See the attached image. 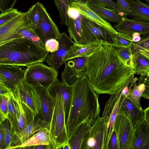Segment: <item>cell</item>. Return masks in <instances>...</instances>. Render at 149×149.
<instances>
[{"label": "cell", "mask_w": 149, "mask_h": 149, "mask_svg": "<svg viewBox=\"0 0 149 149\" xmlns=\"http://www.w3.org/2000/svg\"><path fill=\"white\" fill-rule=\"evenodd\" d=\"M86 65V74L99 94L111 95L122 91L134 78L133 68L124 63L115 47L111 45H102L89 56Z\"/></svg>", "instance_id": "1"}, {"label": "cell", "mask_w": 149, "mask_h": 149, "mask_svg": "<svg viewBox=\"0 0 149 149\" xmlns=\"http://www.w3.org/2000/svg\"><path fill=\"white\" fill-rule=\"evenodd\" d=\"M71 87V102L65 123L68 138L82 123L86 122L92 126L100 112L99 94L91 86L86 74Z\"/></svg>", "instance_id": "2"}, {"label": "cell", "mask_w": 149, "mask_h": 149, "mask_svg": "<svg viewBox=\"0 0 149 149\" xmlns=\"http://www.w3.org/2000/svg\"><path fill=\"white\" fill-rule=\"evenodd\" d=\"M49 52L29 40L17 38L0 45V64L27 67L42 63Z\"/></svg>", "instance_id": "3"}, {"label": "cell", "mask_w": 149, "mask_h": 149, "mask_svg": "<svg viewBox=\"0 0 149 149\" xmlns=\"http://www.w3.org/2000/svg\"><path fill=\"white\" fill-rule=\"evenodd\" d=\"M54 101L49 130L53 149L62 148L68 140L62 97L58 93H50Z\"/></svg>", "instance_id": "4"}, {"label": "cell", "mask_w": 149, "mask_h": 149, "mask_svg": "<svg viewBox=\"0 0 149 149\" xmlns=\"http://www.w3.org/2000/svg\"><path fill=\"white\" fill-rule=\"evenodd\" d=\"M113 130L117 136L118 149H132L136 140L135 127L124 110L119 109Z\"/></svg>", "instance_id": "5"}, {"label": "cell", "mask_w": 149, "mask_h": 149, "mask_svg": "<svg viewBox=\"0 0 149 149\" xmlns=\"http://www.w3.org/2000/svg\"><path fill=\"white\" fill-rule=\"evenodd\" d=\"M58 77L57 71L40 63L27 66L24 80L33 86L40 84L48 88L54 83L59 81Z\"/></svg>", "instance_id": "6"}, {"label": "cell", "mask_w": 149, "mask_h": 149, "mask_svg": "<svg viewBox=\"0 0 149 149\" xmlns=\"http://www.w3.org/2000/svg\"><path fill=\"white\" fill-rule=\"evenodd\" d=\"M36 3L40 13V19L38 28L34 31L45 45L46 41L50 39L59 40L61 33L46 8L40 2H37Z\"/></svg>", "instance_id": "7"}, {"label": "cell", "mask_w": 149, "mask_h": 149, "mask_svg": "<svg viewBox=\"0 0 149 149\" xmlns=\"http://www.w3.org/2000/svg\"><path fill=\"white\" fill-rule=\"evenodd\" d=\"M90 56L73 58L64 62L65 68L61 73L62 81L71 86L86 72V63Z\"/></svg>", "instance_id": "8"}, {"label": "cell", "mask_w": 149, "mask_h": 149, "mask_svg": "<svg viewBox=\"0 0 149 149\" xmlns=\"http://www.w3.org/2000/svg\"><path fill=\"white\" fill-rule=\"evenodd\" d=\"M16 87L19 91L22 103L33 116L38 114L40 109V100L35 86L23 79L18 83Z\"/></svg>", "instance_id": "9"}, {"label": "cell", "mask_w": 149, "mask_h": 149, "mask_svg": "<svg viewBox=\"0 0 149 149\" xmlns=\"http://www.w3.org/2000/svg\"><path fill=\"white\" fill-rule=\"evenodd\" d=\"M26 27L31 28L27 12L21 13L0 26V45L5 43L15 34Z\"/></svg>", "instance_id": "10"}, {"label": "cell", "mask_w": 149, "mask_h": 149, "mask_svg": "<svg viewBox=\"0 0 149 149\" xmlns=\"http://www.w3.org/2000/svg\"><path fill=\"white\" fill-rule=\"evenodd\" d=\"M50 122L41 119L39 114L34 116L26 127L21 131L15 132L12 138L10 149L23 142L27 139L40 130L49 128Z\"/></svg>", "instance_id": "11"}, {"label": "cell", "mask_w": 149, "mask_h": 149, "mask_svg": "<svg viewBox=\"0 0 149 149\" xmlns=\"http://www.w3.org/2000/svg\"><path fill=\"white\" fill-rule=\"evenodd\" d=\"M105 123L98 116L92 126L81 149H103Z\"/></svg>", "instance_id": "12"}, {"label": "cell", "mask_w": 149, "mask_h": 149, "mask_svg": "<svg viewBox=\"0 0 149 149\" xmlns=\"http://www.w3.org/2000/svg\"><path fill=\"white\" fill-rule=\"evenodd\" d=\"M58 41V50L48 54L45 61L50 67L57 71L63 63V60L70 48L76 44L64 32L61 33Z\"/></svg>", "instance_id": "13"}, {"label": "cell", "mask_w": 149, "mask_h": 149, "mask_svg": "<svg viewBox=\"0 0 149 149\" xmlns=\"http://www.w3.org/2000/svg\"><path fill=\"white\" fill-rule=\"evenodd\" d=\"M25 70L19 66L0 64V82L13 91L24 79Z\"/></svg>", "instance_id": "14"}, {"label": "cell", "mask_w": 149, "mask_h": 149, "mask_svg": "<svg viewBox=\"0 0 149 149\" xmlns=\"http://www.w3.org/2000/svg\"><path fill=\"white\" fill-rule=\"evenodd\" d=\"M70 6L74 8L80 14L99 25L115 33L117 32L108 22L100 17L88 6L87 0H70L68 4Z\"/></svg>", "instance_id": "15"}, {"label": "cell", "mask_w": 149, "mask_h": 149, "mask_svg": "<svg viewBox=\"0 0 149 149\" xmlns=\"http://www.w3.org/2000/svg\"><path fill=\"white\" fill-rule=\"evenodd\" d=\"M113 27L117 32L131 36L135 33L143 35L149 33V22L130 19L126 17H123L121 20Z\"/></svg>", "instance_id": "16"}, {"label": "cell", "mask_w": 149, "mask_h": 149, "mask_svg": "<svg viewBox=\"0 0 149 149\" xmlns=\"http://www.w3.org/2000/svg\"><path fill=\"white\" fill-rule=\"evenodd\" d=\"M34 86L40 99V105L39 116L44 121L50 122L54 107L53 98L47 88L40 84Z\"/></svg>", "instance_id": "17"}, {"label": "cell", "mask_w": 149, "mask_h": 149, "mask_svg": "<svg viewBox=\"0 0 149 149\" xmlns=\"http://www.w3.org/2000/svg\"><path fill=\"white\" fill-rule=\"evenodd\" d=\"M105 45L107 44L99 40L88 44H76L70 48L63 60V63L75 57L90 56L97 51L102 45Z\"/></svg>", "instance_id": "18"}, {"label": "cell", "mask_w": 149, "mask_h": 149, "mask_svg": "<svg viewBox=\"0 0 149 149\" xmlns=\"http://www.w3.org/2000/svg\"><path fill=\"white\" fill-rule=\"evenodd\" d=\"M88 6L106 21L119 23L123 17L120 14L100 4L95 0H87Z\"/></svg>", "instance_id": "19"}, {"label": "cell", "mask_w": 149, "mask_h": 149, "mask_svg": "<svg viewBox=\"0 0 149 149\" xmlns=\"http://www.w3.org/2000/svg\"><path fill=\"white\" fill-rule=\"evenodd\" d=\"M49 93H58L62 97L65 112V123L69 112L72 99V91L70 86L63 81L54 83L48 88Z\"/></svg>", "instance_id": "20"}, {"label": "cell", "mask_w": 149, "mask_h": 149, "mask_svg": "<svg viewBox=\"0 0 149 149\" xmlns=\"http://www.w3.org/2000/svg\"><path fill=\"white\" fill-rule=\"evenodd\" d=\"M52 145L49 129L40 130L27 139L20 145L13 149H24L25 148L41 145Z\"/></svg>", "instance_id": "21"}, {"label": "cell", "mask_w": 149, "mask_h": 149, "mask_svg": "<svg viewBox=\"0 0 149 149\" xmlns=\"http://www.w3.org/2000/svg\"><path fill=\"white\" fill-rule=\"evenodd\" d=\"M136 140L132 149H149V125L144 119L135 128Z\"/></svg>", "instance_id": "22"}, {"label": "cell", "mask_w": 149, "mask_h": 149, "mask_svg": "<svg viewBox=\"0 0 149 149\" xmlns=\"http://www.w3.org/2000/svg\"><path fill=\"white\" fill-rule=\"evenodd\" d=\"M91 126L86 122L82 123L78 126L68 139V142L70 149H81Z\"/></svg>", "instance_id": "23"}, {"label": "cell", "mask_w": 149, "mask_h": 149, "mask_svg": "<svg viewBox=\"0 0 149 149\" xmlns=\"http://www.w3.org/2000/svg\"><path fill=\"white\" fill-rule=\"evenodd\" d=\"M83 17L80 15L76 19L68 17L67 26L69 37L73 39L75 43L78 45L87 44L83 34L81 26V19Z\"/></svg>", "instance_id": "24"}, {"label": "cell", "mask_w": 149, "mask_h": 149, "mask_svg": "<svg viewBox=\"0 0 149 149\" xmlns=\"http://www.w3.org/2000/svg\"><path fill=\"white\" fill-rule=\"evenodd\" d=\"M119 109L125 111L130 116L135 128L144 119L143 110L138 109L126 96H122Z\"/></svg>", "instance_id": "25"}, {"label": "cell", "mask_w": 149, "mask_h": 149, "mask_svg": "<svg viewBox=\"0 0 149 149\" xmlns=\"http://www.w3.org/2000/svg\"><path fill=\"white\" fill-rule=\"evenodd\" d=\"M132 8L128 15L132 19L149 22V6L140 0H126Z\"/></svg>", "instance_id": "26"}, {"label": "cell", "mask_w": 149, "mask_h": 149, "mask_svg": "<svg viewBox=\"0 0 149 149\" xmlns=\"http://www.w3.org/2000/svg\"><path fill=\"white\" fill-rule=\"evenodd\" d=\"M8 119L10 123L11 130L13 133L18 132L19 110L18 104L12 96V93L8 98Z\"/></svg>", "instance_id": "27"}, {"label": "cell", "mask_w": 149, "mask_h": 149, "mask_svg": "<svg viewBox=\"0 0 149 149\" xmlns=\"http://www.w3.org/2000/svg\"><path fill=\"white\" fill-rule=\"evenodd\" d=\"M132 55L133 66L135 74L148 77L149 59L138 52Z\"/></svg>", "instance_id": "28"}, {"label": "cell", "mask_w": 149, "mask_h": 149, "mask_svg": "<svg viewBox=\"0 0 149 149\" xmlns=\"http://www.w3.org/2000/svg\"><path fill=\"white\" fill-rule=\"evenodd\" d=\"M19 38H24L29 40L42 48L46 50L45 46L36 36L34 31L31 28L26 27L22 29L12 36L8 41Z\"/></svg>", "instance_id": "29"}, {"label": "cell", "mask_w": 149, "mask_h": 149, "mask_svg": "<svg viewBox=\"0 0 149 149\" xmlns=\"http://www.w3.org/2000/svg\"><path fill=\"white\" fill-rule=\"evenodd\" d=\"M136 81L133 84L132 89L129 91L126 96L129 100L139 109L143 110L140 104V99L145 88L143 83H138Z\"/></svg>", "instance_id": "30"}, {"label": "cell", "mask_w": 149, "mask_h": 149, "mask_svg": "<svg viewBox=\"0 0 149 149\" xmlns=\"http://www.w3.org/2000/svg\"><path fill=\"white\" fill-rule=\"evenodd\" d=\"M28 18L33 30L38 29L40 19V13L36 3L32 5L26 12Z\"/></svg>", "instance_id": "31"}, {"label": "cell", "mask_w": 149, "mask_h": 149, "mask_svg": "<svg viewBox=\"0 0 149 149\" xmlns=\"http://www.w3.org/2000/svg\"><path fill=\"white\" fill-rule=\"evenodd\" d=\"M115 47L127 48L132 47L133 42L132 36L127 34L119 32L116 34Z\"/></svg>", "instance_id": "32"}, {"label": "cell", "mask_w": 149, "mask_h": 149, "mask_svg": "<svg viewBox=\"0 0 149 149\" xmlns=\"http://www.w3.org/2000/svg\"><path fill=\"white\" fill-rule=\"evenodd\" d=\"M130 47L127 48L115 47L120 58L124 63L127 66H133V55L132 48Z\"/></svg>", "instance_id": "33"}, {"label": "cell", "mask_w": 149, "mask_h": 149, "mask_svg": "<svg viewBox=\"0 0 149 149\" xmlns=\"http://www.w3.org/2000/svg\"><path fill=\"white\" fill-rule=\"evenodd\" d=\"M0 129L3 132L5 140L6 149H10L12 137L13 135L10 123L8 119L0 121Z\"/></svg>", "instance_id": "34"}, {"label": "cell", "mask_w": 149, "mask_h": 149, "mask_svg": "<svg viewBox=\"0 0 149 149\" xmlns=\"http://www.w3.org/2000/svg\"><path fill=\"white\" fill-rule=\"evenodd\" d=\"M59 12L61 24L67 25L68 17L67 14L68 4L61 0H54Z\"/></svg>", "instance_id": "35"}, {"label": "cell", "mask_w": 149, "mask_h": 149, "mask_svg": "<svg viewBox=\"0 0 149 149\" xmlns=\"http://www.w3.org/2000/svg\"><path fill=\"white\" fill-rule=\"evenodd\" d=\"M16 8H13L2 12L0 15V26L11 20L22 13Z\"/></svg>", "instance_id": "36"}, {"label": "cell", "mask_w": 149, "mask_h": 149, "mask_svg": "<svg viewBox=\"0 0 149 149\" xmlns=\"http://www.w3.org/2000/svg\"><path fill=\"white\" fill-rule=\"evenodd\" d=\"M132 45V54L136 53L141 49H149V33L143 35L139 42L135 43L133 42Z\"/></svg>", "instance_id": "37"}, {"label": "cell", "mask_w": 149, "mask_h": 149, "mask_svg": "<svg viewBox=\"0 0 149 149\" xmlns=\"http://www.w3.org/2000/svg\"><path fill=\"white\" fill-rule=\"evenodd\" d=\"M8 97L0 95V121H3L8 119Z\"/></svg>", "instance_id": "38"}, {"label": "cell", "mask_w": 149, "mask_h": 149, "mask_svg": "<svg viewBox=\"0 0 149 149\" xmlns=\"http://www.w3.org/2000/svg\"><path fill=\"white\" fill-rule=\"evenodd\" d=\"M120 13L122 15L126 17L132 11V8L126 0H116Z\"/></svg>", "instance_id": "39"}, {"label": "cell", "mask_w": 149, "mask_h": 149, "mask_svg": "<svg viewBox=\"0 0 149 149\" xmlns=\"http://www.w3.org/2000/svg\"><path fill=\"white\" fill-rule=\"evenodd\" d=\"M95 0L100 4L107 8L113 10L121 14L119 11L117 3L113 1L112 0Z\"/></svg>", "instance_id": "40"}, {"label": "cell", "mask_w": 149, "mask_h": 149, "mask_svg": "<svg viewBox=\"0 0 149 149\" xmlns=\"http://www.w3.org/2000/svg\"><path fill=\"white\" fill-rule=\"evenodd\" d=\"M17 0H0V10L5 12L13 9Z\"/></svg>", "instance_id": "41"}, {"label": "cell", "mask_w": 149, "mask_h": 149, "mask_svg": "<svg viewBox=\"0 0 149 149\" xmlns=\"http://www.w3.org/2000/svg\"><path fill=\"white\" fill-rule=\"evenodd\" d=\"M45 46L46 50L52 53L58 50L59 47V43L57 40L51 39L46 41Z\"/></svg>", "instance_id": "42"}, {"label": "cell", "mask_w": 149, "mask_h": 149, "mask_svg": "<svg viewBox=\"0 0 149 149\" xmlns=\"http://www.w3.org/2000/svg\"><path fill=\"white\" fill-rule=\"evenodd\" d=\"M143 83L145 86V89L142 95L144 98L149 100V77L141 75L138 83Z\"/></svg>", "instance_id": "43"}, {"label": "cell", "mask_w": 149, "mask_h": 149, "mask_svg": "<svg viewBox=\"0 0 149 149\" xmlns=\"http://www.w3.org/2000/svg\"><path fill=\"white\" fill-rule=\"evenodd\" d=\"M107 149H118L117 136L114 130L108 142Z\"/></svg>", "instance_id": "44"}, {"label": "cell", "mask_w": 149, "mask_h": 149, "mask_svg": "<svg viewBox=\"0 0 149 149\" xmlns=\"http://www.w3.org/2000/svg\"><path fill=\"white\" fill-rule=\"evenodd\" d=\"M67 14L68 17L72 19H76L80 16L79 11L74 8L68 5Z\"/></svg>", "instance_id": "45"}, {"label": "cell", "mask_w": 149, "mask_h": 149, "mask_svg": "<svg viewBox=\"0 0 149 149\" xmlns=\"http://www.w3.org/2000/svg\"><path fill=\"white\" fill-rule=\"evenodd\" d=\"M0 95L8 97L12 92V90L0 82Z\"/></svg>", "instance_id": "46"}, {"label": "cell", "mask_w": 149, "mask_h": 149, "mask_svg": "<svg viewBox=\"0 0 149 149\" xmlns=\"http://www.w3.org/2000/svg\"><path fill=\"white\" fill-rule=\"evenodd\" d=\"M0 148L6 149V144L4 134L2 131L0 129Z\"/></svg>", "instance_id": "47"}, {"label": "cell", "mask_w": 149, "mask_h": 149, "mask_svg": "<svg viewBox=\"0 0 149 149\" xmlns=\"http://www.w3.org/2000/svg\"><path fill=\"white\" fill-rule=\"evenodd\" d=\"M144 119L146 121L149 125V105L143 110Z\"/></svg>", "instance_id": "48"}, {"label": "cell", "mask_w": 149, "mask_h": 149, "mask_svg": "<svg viewBox=\"0 0 149 149\" xmlns=\"http://www.w3.org/2000/svg\"><path fill=\"white\" fill-rule=\"evenodd\" d=\"M139 53L149 59V49L142 48L139 49L136 53Z\"/></svg>", "instance_id": "49"}, {"label": "cell", "mask_w": 149, "mask_h": 149, "mask_svg": "<svg viewBox=\"0 0 149 149\" xmlns=\"http://www.w3.org/2000/svg\"><path fill=\"white\" fill-rule=\"evenodd\" d=\"M140 34L137 33H133L132 35L133 41L134 42H139L141 39Z\"/></svg>", "instance_id": "50"}, {"label": "cell", "mask_w": 149, "mask_h": 149, "mask_svg": "<svg viewBox=\"0 0 149 149\" xmlns=\"http://www.w3.org/2000/svg\"><path fill=\"white\" fill-rule=\"evenodd\" d=\"M53 149L52 144L41 145L36 146L35 149Z\"/></svg>", "instance_id": "51"}, {"label": "cell", "mask_w": 149, "mask_h": 149, "mask_svg": "<svg viewBox=\"0 0 149 149\" xmlns=\"http://www.w3.org/2000/svg\"><path fill=\"white\" fill-rule=\"evenodd\" d=\"M62 148L63 149H70V145L68 142L63 146Z\"/></svg>", "instance_id": "52"}, {"label": "cell", "mask_w": 149, "mask_h": 149, "mask_svg": "<svg viewBox=\"0 0 149 149\" xmlns=\"http://www.w3.org/2000/svg\"><path fill=\"white\" fill-rule=\"evenodd\" d=\"M62 1H63V2L68 3V2L70 1V0H61Z\"/></svg>", "instance_id": "53"}, {"label": "cell", "mask_w": 149, "mask_h": 149, "mask_svg": "<svg viewBox=\"0 0 149 149\" xmlns=\"http://www.w3.org/2000/svg\"><path fill=\"white\" fill-rule=\"evenodd\" d=\"M147 3L149 2V0H145Z\"/></svg>", "instance_id": "54"}]
</instances>
